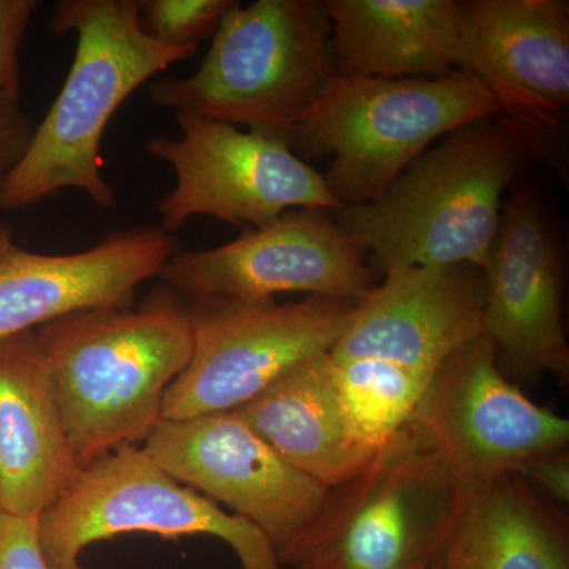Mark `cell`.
<instances>
[{
  "mask_svg": "<svg viewBox=\"0 0 569 569\" xmlns=\"http://www.w3.org/2000/svg\"><path fill=\"white\" fill-rule=\"evenodd\" d=\"M328 358L343 415L373 449L383 448L408 425L432 377L387 359Z\"/></svg>",
  "mask_w": 569,
  "mask_h": 569,
  "instance_id": "44dd1931",
  "label": "cell"
},
{
  "mask_svg": "<svg viewBox=\"0 0 569 569\" xmlns=\"http://www.w3.org/2000/svg\"><path fill=\"white\" fill-rule=\"evenodd\" d=\"M501 114L473 74L440 78H351L337 74L288 138L296 156H331L323 174L342 208L372 203L433 141Z\"/></svg>",
  "mask_w": 569,
  "mask_h": 569,
  "instance_id": "5b68a950",
  "label": "cell"
},
{
  "mask_svg": "<svg viewBox=\"0 0 569 569\" xmlns=\"http://www.w3.org/2000/svg\"><path fill=\"white\" fill-rule=\"evenodd\" d=\"M141 0H59L56 36L74 33L77 50L61 92L9 174L0 211H20L61 190H80L102 209L116 203L102 174L100 149L112 116L144 82L197 56L198 47L152 39L141 24Z\"/></svg>",
  "mask_w": 569,
  "mask_h": 569,
  "instance_id": "6da1fadb",
  "label": "cell"
},
{
  "mask_svg": "<svg viewBox=\"0 0 569 569\" xmlns=\"http://www.w3.org/2000/svg\"><path fill=\"white\" fill-rule=\"evenodd\" d=\"M233 0H144L141 24L152 39L173 47H198L216 33Z\"/></svg>",
  "mask_w": 569,
  "mask_h": 569,
  "instance_id": "7402d4cb",
  "label": "cell"
},
{
  "mask_svg": "<svg viewBox=\"0 0 569 569\" xmlns=\"http://www.w3.org/2000/svg\"><path fill=\"white\" fill-rule=\"evenodd\" d=\"M141 447L176 481L263 531L279 560L328 497L326 486L290 466L236 411L163 419Z\"/></svg>",
  "mask_w": 569,
  "mask_h": 569,
  "instance_id": "8fae6325",
  "label": "cell"
},
{
  "mask_svg": "<svg viewBox=\"0 0 569 569\" xmlns=\"http://www.w3.org/2000/svg\"><path fill=\"white\" fill-rule=\"evenodd\" d=\"M512 475L526 479L529 485L533 482L559 503H569L568 447L535 456V458L526 460Z\"/></svg>",
  "mask_w": 569,
  "mask_h": 569,
  "instance_id": "484cf974",
  "label": "cell"
},
{
  "mask_svg": "<svg viewBox=\"0 0 569 569\" xmlns=\"http://www.w3.org/2000/svg\"><path fill=\"white\" fill-rule=\"evenodd\" d=\"M337 74L323 2H234L200 69L153 81L149 99L164 110L244 126L288 144Z\"/></svg>",
  "mask_w": 569,
  "mask_h": 569,
  "instance_id": "277c9868",
  "label": "cell"
},
{
  "mask_svg": "<svg viewBox=\"0 0 569 569\" xmlns=\"http://www.w3.org/2000/svg\"><path fill=\"white\" fill-rule=\"evenodd\" d=\"M460 70L478 78L512 121L556 126L569 102L568 2H463Z\"/></svg>",
  "mask_w": 569,
  "mask_h": 569,
  "instance_id": "2e32d148",
  "label": "cell"
},
{
  "mask_svg": "<svg viewBox=\"0 0 569 569\" xmlns=\"http://www.w3.org/2000/svg\"><path fill=\"white\" fill-rule=\"evenodd\" d=\"M159 277L190 298L242 301L306 293L359 302L380 283L362 247L323 209H291L228 244L178 250Z\"/></svg>",
  "mask_w": 569,
  "mask_h": 569,
  "instance_id": "30bf717a",
  "label": "cell"
},
{
  "mask_svg": "<svg viewBox=\"0 0 569 569\" xmlns=\"http://www.w3.org/2000/svg\"><path fill=\"white\" fill-rule=\"evenodd\" d=\"M527 127L489 116L448 133L372 203L340 209L337 222L378 274L397 268L485 269L505 190L529 157Z\"/></svg>",
  "mask_w": 569,
  "mask_h": 569,
  "instance_id": "7a4b0ae2",
  "label": "cell"
},
{
  "mask_svg": "<svg viewBox=\"0 0 569 569\" xmlns=\"http://www.w3.org/2000/svg\"><path fill=\"white\" fill-rule=\"evenodd\" d=\"M80 468L36 331L0 340V509L39 518Z\"/></svg>",
  "mask_w": 569,
  "mask_h": 569,
  "instance_id": "e0dca14e",
  "label": "cell"
},
{
  "mask_svg": "<svg viewBox=\"0 0 569 569\" xmlns=\"http://www.w3.org/2000/svg\"><path fill=\"white\" fill-rule=\"evenodd\" d=\"M174 119L181 137L146 142V152L170 164L176 176L173 190L157 204L167 233L198 216L250 230L291 209H342L323 174L279 138L192 112H174Z\"/></svg>",
  "mask_w": 569,
  "mask_h": 569,
  "instance_id": "9c48e42d",
  "label": "cell"
},
{
  "mask_svg": "<svg viewBox=\"0 0 569 569\" xmlns=\"http://www.w3.org/2000/svg\"><path fill=\"white\" fill-rule=\"evenodd\" d=\"M37 527L52 569H82L88 546L123 533L167 539L208 535L233 550L241 569H283L263 531L176 481L132 445L82 466L37 518Z\"/></svg>",
  "mask_w": 569,
  "mask_h": 569,
  "instance_id": "52a82bcc",
  "label": "cell"
},
{
  "mask_svg": "<svg viewBox=\"0 0 569 569\" xmlns=\"http://www.w3.org/2000/svg\"><path fill=\"white\" fill-rule=\"evenodd\" d=\"M482 335L498 359L523 378L569 376L563 328V284L556 236L537 198H509L488 263Z\"/></svg>",
  "mask_w": 569,
  "mask_h": 569,
  "instance_id": "5bb4252c",
  "label": "cell"
},
{
  "mask_svg": "<svg viewBox=\"0 0 569 569\" xmlns=\"http://www.w3.org/2000/svg\"><path fill=\"white\" fill-rule=\"evenodd\" d=\"M430 569H569L568 520L512 473L458 477Z\"/></svg>",
  "mask_w": 569,
  "mask_h": 569,
  "instance_id": "ac0fdd59",
  "label": "cell"
},
{
  "mask_svg": "<svg viewBox=\"0 0 569 569\" xmlns=\"http://www.w3.org/2000/svg\"><path fill=\"white\" fill-rule=\"evenodd\" d=\"M0 569H52L40 548L37 518L0 509Z\"/></svg>",
  "mask_w": 569,
  "mask_h": 569,
  "instance_id": "cb8c5ba5",
  "label": "cell"
},
{
  "mask_svg": "<svg viewBox=\"0 0 569 569\" xmlns=\"http://www.w3.org/2000/svg\"><path fill=\"white\" fill-rule=\"evenodd\" d=\"M408 422L458 477L516 473L526 460L569 443L568 419L539 407L500 372L485 335L438 367Z\"/></svg>",
  "mask_w": 569,
  "mask_h": 569,
  "instance_id": "7c38bea8",
  "label": "cell"
},
{
  "mask_svg": "<svg viewBox=\"0 0 569 569\" xmlns=\"http://www.w3.org/2000/svg\"><path fill=\"white\" fill-rule=\"evenodd\" d=\"M485 302V274L475 266L389 269L358 302L329 353L387 359L433 376L449 356L482 336Z\"/></svg>",
  "mask_w": 569,
  "mask_h": 569,
  "instance_id": "9a60e30c",
  "label": "cell"
},
{
  "mask_svg": "<svg viewBox=\"0 0 569 569\" xmlns=\"http://www.w3.org/2000/svg\"><path fill=\"white\" fill-rule=\"evenodd\" d=\"M36 335L80 467L123 445L144 443L163 421L167 389L193 350L186 306L168 295L140 309L69 313Z\"/></svg>",
  "mask_w": 569,
  "mask_h": 569,
  "instance_id": "3957f363",
  "label": "cell"
},
{
  "mask_svg": "<svg viewBox=\"0 0 569 569\" xmlns=\"http://www.w3.org/2000/svg\"><path fill=\"white\" fill-rule=\"evenodd\" d=\"M192 358L167 389L163 419L182 421L233 411L277 380L329 353L358 302L309 296L279 305L274 298H192Z\"/></svg>",
  "mask_w": 569,
  "mask_h": 569,
  "instance_id": "ba28073f",
  "label": "cell"
},
{
  "mask_svg": "<svg viewBox=\"0 0 569 569\" xmlns=\"http://www.w3.org/2000/svg\"><path fill=\"white\" fill-rule=\"evenodd\" d=\"M337 73L351 78H440L460 70L463 2L328 0Z\"/></svg>",
  "mask_w": 569,
  "mask_h": 569,
  "instance_id": "d6986e66",
  "label": "cell"
},
{
  "mask_svg": "<svg viewBox=\"0 0 569 569\" xmlns=\"http://www.w3.org/2000/svg\"><path fill=\"white\" fill-rule=\"evenodd\" d=\"M328 355L291 370L233 411L296 470L332 489L356 477L380 449L351 429Z\"/></svg>",
  "mask_w": 569,
  "mask_h": 569,
  "instance_id": "ffe728a7",
  "label": "cell"
},
{
  "mask_svg": "<svg viewBox=\"0 0 569 569\" xmlns=\"http://www.w3.org/2000/svg\"><path fill=\"white\" fill-rule=\"evenodd\" d=\"M36 127L22 110L20 99L0 91V182L28 148Z\"/></svg>",
  "mask_w": 569,
  "mask_h": 569,
  "instance_id": "d4e9b609",
  "label": "cell"
},
{
  "mask_svg": "<svg viewBox=\"0 0 569 569\" xmlns=\"http://www.w3.org/2000/svg\"><path fill=\"white\" fill-rule=\"evenodd\" d=\"M37 10V0H0V91L13 99H20V51Z\"/></svg>",
  "mask_w": 569,
  "mask_h": 569,
  "instance_id": "603a6c76",
  "label": "cell"
},
{
  "mask_svg": "<svg viewBox=\"0 0 569 569\" xmlns=\"http://www.w3.org/2000/svg\"><path fill=\"white\" fill-rule=\"evenodd\" d=\"M458 478L413 425L403 426L323 508L280 563L291 569H430Z\"/></svg>",
  "mask_w": 569,
  "mask_h": 569,
  "instance_id": "8992f818",
  "label": "cell"
},
{
  "mask_svg": "<svg viewBox=\"0 0 569 569\" xmlns=\"http://www.w3.org/2000/svg\"><path fill=\"white\" fill-rule=\"evenodd\" d=\"M178 246L160 224L142 223L82 252L36 253L0 223V340L80 310L132 306L138 287L160 276Z\"/></svg>",
  "mask_w": 569,
  "mask_h": 569,
  "instance_id": "4fadbf2b",
  "label": "cell"
}]
</instances>
